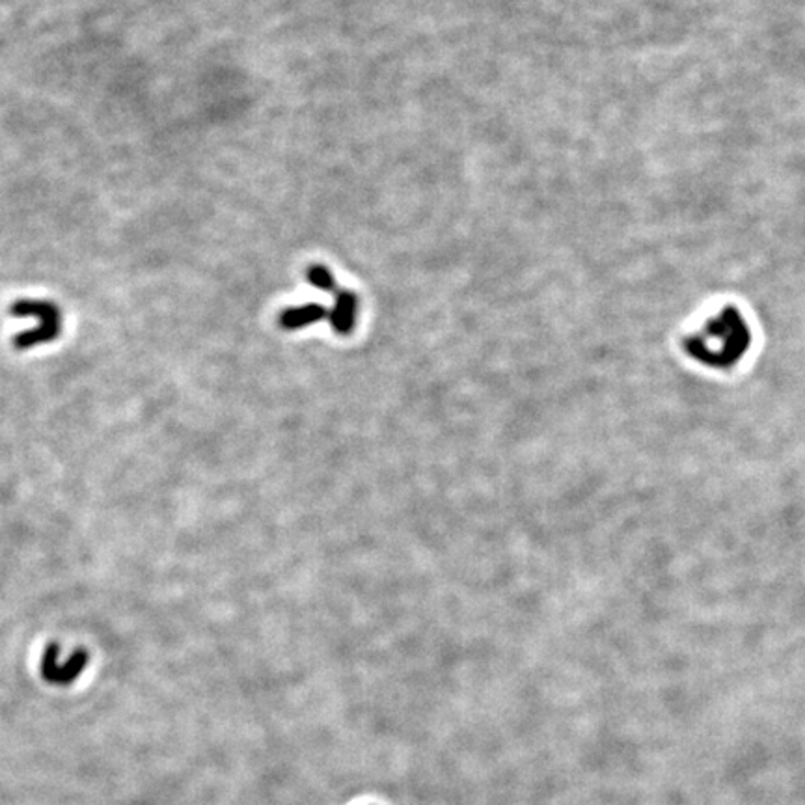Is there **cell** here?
<instances>
[{"mask_svg": "<svg viewBox=\"0 0 805 805\" xmlns=\"http://www.w3.org/2000/svg\"><path fill=\"white\" fill-rule=\"evenodd\" d=\"M749 340V326L742 314L737 307L727 306L706 321L703 333L688 340V351L697 360L722 368L735 364L748 351Z\"/></svg>", "mask_w": 805, "mask_h": 805, "instance_id": "obj_1", "label": "cell"}, {"mask_svg": "<svg viewBox=\"0 0 805 805\" xmlns=\"http://www.w3.org/2000/svg\"><path fill=\"white\" fill-rule=\"evenodd\" d=\"M10 314L13 317H34L39 321L34 330H27V333L19 334L13 340V345L19 351L36 347L39 343H49L62 333V314L49 300L19 299L10 306Z\"/></svg>", "mask_w": 805, "mask_h": 805, "instance_id": "obj_2", "label": "cell"}, {"mask_svg": "<svg viewBox=\"0 0 805 805\" xmlns=\"http://www.w3.org/2000/svg\"><path fill=\"white\" fill-rule=\"evenodd\" d=\"M58 654H60V647L56 644L47 645V649L43 651V660H41V677L51 684L65 686V684L74 682L75 679H79V675L82 673V670L88 664V653L82 649L74 651L65 664H58Z\"/></svg>", "mask_w": 805, "mask_h": 805, "instance_id": "obj_3", "label": "cell"}, {"mask_svg": "<svg viewBox=\"0 0 805 805\" xmlns=\"http://www.w3.org/2000/svg\"><path fill=\"white\" fill-rule=\"evenodd\" d=\"M359 316V297L351 291H340L334 302V307L328 312L330 326L334 328V333L347 336L352 333L354 323H357Z\"/></svg>", "mask_w": 805, "mask_h": 805, "instance_id": "obj_4", "label": "cell"}, {"mask_svg": "<svg viewBox=\"0 0 805 805\" xmlns=\"http://www.w3.org/2000/svg\"><path fill=\"white\" fill-rule=\"evenodd\" d=\"M328 317L326 307L321 304H304L297 307H290V310L281 312L280 316V326L286 330H299L307 325H314Z\"/></svg>", "mask_w": 805, "mask_h": 805, "instance_id": "obj_5", "label": "cell"}, {"mask_svg": "<svg viewBox=\"0 0 805 805\" xmlns=\"http://www.w3.org/2000/svg\"><path fill=\"white\" fill-rule=\"evenodd\" d=\"M306 278H307V281L312 283L314 288H317L321 291H334L336 290V278L325 265H312L310 269H307Z\"/></svg>", "mask_w": 805, "mask_h": 805, "instance_id": "obj_6", "label": "cell"}]
</instances>
